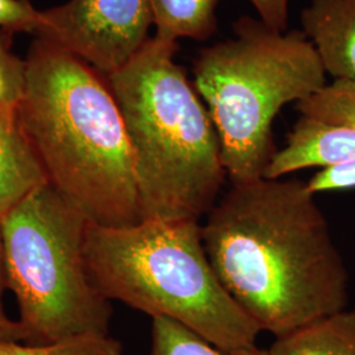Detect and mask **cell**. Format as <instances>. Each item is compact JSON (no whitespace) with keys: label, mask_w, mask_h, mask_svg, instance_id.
<instances>
[{"label":"cell","mask_w":355,"mask_h":355,"mask_svg":"<svg viewBox=\"0 0 355 355\" xmlns=\"http://www.w3.org/2000/svg\"><path fill=\"white\" fill-rule=\"evenodd\" d=\"M315 196L297 179L261 178L232 184L202 221L223 287L275 338L349 303V271Z\"/></svg>","instance_id":"cell-1"},{"label":"cell","mask_w":355,"mask_h":355,"mask_svg":"<svg viewBox=\"0 0 355 355\" xmlns=\"http://www.w3.org/2000/svg\"><path fill=\"white\" fill-rule=\"evenodd\" d=\"M24 60L16 114L48 183L94 224L141 221L133 154L105 78L42 38Z\"/></svg>","instance_id":"cell-2"},{"label":"cell","mask_w":355,"mask_h":355,"mask_svg":"<svg viewBox=\"0 0 355 355\" xmlns=\"http://www.w3.org/2000/svg\"><path fill=\"white\" fill-rule=\"evenodd\" d=\"M177 51V42L153 36L105 76L133 154L142 220L202 221L228 178L215 124Z\"/></svg>","instance_id":"cell-3"},{"label":"cell","mask_w":355,"mask_h":355,"mask_svg":"<svg viewBox=\"0 0 355 355\" xmlns=\"http://www.w3.org/2000/svg\"><path fill=\"white\" fill-rule=\"evenodd\" d=\"M85 255L89 278L107 300L170 318L223 350L257 346L261 330L217 278L202 221L89 223Z\"/></svg>","instance_id":"cell-4"},{"label":"cell","mask_w":355,"mask_h":355,"mask_svg":"<svg viewBox=\"0 0 355 355\" xmlns=\"http://www.w3.org/2000/svg\"><path fill=\"white\" fill-rule=\"evenodd\" d=\"M234 36L199 51L193 87L211 114L232 184L263 178L277 152L272 121L288 103L327 85L318 53L302 31H277L241 16Z\"/></svg>","instance_id":"cell-5"},{"label":"cell","mask_w":355,"mask_h":355,"mask_svg":"<svg viewBox=\"0 0 355 355\" xmlns=\"http://www.w3.org/2000/svg\"><path fill=\"white\" fill-rule=\"evenodd\" d=\"M0 218L8 290L16 297L26 343L108 334L111 302L94 286L85 255L89 218L49 183Z\"/></svg>","instance_id":"cell-6"},{"label":"cell","mask_w":355,"mask_h":355,"mask_svg":"<svg viewBox=\"0 0 355 355\" xmlns=\"http://www.w3.org/2000/svg\"><path fill=\"white\" fill-rule=\"evenodd\" d=\"M148 0H67L41 10L36 37L49 41L111 76L150 38Z\"/></svg>","instance_id":"cell-7"},{"label":"cell","mask_w":355,"mask_h":355,"mask_svg":"<svg viewBox=\"0 0 355 355\" xmlns=\"http://www.w3.org/2000/svg\"><path fill=\"white\" fill-rule=\"evenodd\" d=\"M300 21L325 73L355 80V0H311Z\"/></svg>","instance_id":"cell-8"},{"label":"cell","mask_w":355,"mask_h":355,"mask_svg":"<svg viewBox=\"0 0 355 355\" xmlns=\"http://www.w3.org/2000/svg\"><path fill=\"white\" fill-rule=\"evenodd\" d=\"M48 183L16 110L0 103V216L38 186Z\"/></svg>","instance_id":"cell-9"},{"label":"cell","mask_w":355,"mask_h":355,"mask_svg":"<svg viewBox=\"0 0 355 355\" xmlns=\"http://www.w3.org/2000/svg\"><path fill=\"white\" fill-rule=\"evenodd\" d=\"M270 355H355V309H343L284 337L275 338Z\"/></svg>","instance_id":"cell-10"},{"label":"cell","mask_w":355,"mask_h":355,"mask_svg":"<svg viewBox=\"0 0 355 355\" xmlns=\"http://www.w3.org/2000/svg\"><path fill=\"white\" fill-rule=\"evenodd\" d=\"M221 0H148L154 37L177 42L180 38L205 41L217 31V7Z\"/></svg>","instance_id":"cell-11"},{"label":"cell","mask_w":355,"mask_h":355,"mask_svg":"<svg viewBox=\"0 0 355 355\" xmlns=\"http://www.w3.org/2000/svg\"><path fill=\"white\" fill-rule=\"evenodd\" d=\"M300 116L329 127L355 130V80L334 79L296 104Z\"/></svg>","instance_id":"cell-12"},{"label":"cell","mask_w":355,"mask_h":355,"mask_svg":"<svg viewBox=\"0 0 355 355\" xmlns=\"http://www.w3.org/2000/svg\"><path fill=\"white\" fill-rule=\"evenodd\" d=\"M149 355H270L268 349L253 346L241 350H223L195 331L165 318H152Z\"/></svg>","instance_id":"cell-13"},{"label":"cell","mask_w":355,"mask_h":355,"mask_svg":"<svg viewBox=\"0 0 355 355\" xmlns=\"http://www.w3.org/2000/svg\"><path fill=\"white\" fill-rule=\"evenodd\" d=\"M0 355H124V347L110 333H86L40 345L0 341Z\"/></svg>","instance_id":"cell-14"},{"label":"cell","mask_w":355,"mask_h":355,"mask_svg":"<svg viewBox=\"0 0 355 355\" xmlns=\"http://www.w3.org/2000/svg\"><path fill=\"white\" fill-rule=\"evenodd\" d=\"M11 33L0 29V103L16 110L26 87V60L11 49Z\"/></svg>","instance_id":"cell-15"},{"label":"cell","mask_w":355,"mask_h":355,"mask_svg":"<svg viewBox=\"0 0 355 355\" xmlns=\"http://www.w3.org/2000/svg\"><path fill=\"white\" fill-rule=\"evenodd\" d=\"M41 10L29 0H0V29L8 33H33L40 24Z\"/></svg>","instance_id":"cell-16"},{"label":"cell","mask_w":355,"mask_h":355,"mask_svg":"<svg viewBox=\"0 0 355 355\" xmlns=\"http://www.w3.org/2000/svg\"><path fill=\"white\" fill-rule=\"evenodd\" d=\"M305 183L308 190L315 195L320 192L354 189L355 159L320 168V171Z\"/></svg>","instance_id":"cell-17"},{"label":"cell","mask_w":355,"mask_h":355,"mask_svg":"<svg viewBox=\"0 0 355 355\" xmlns=\"http://www.w3.org/2000/svg\"><path fill=\"white\" fill-rule=\"evenodd\" d=\"M8 290L7 279V267L4 257V245H3V232H1V218H0V341H28V333L17 320L15 321L7 315L4 309V292Z\"/></svg>","instance_id":"cell-18"},{"label":"cell","mask_w":355,"mask_h":355,"mask_svg":"<svg viewBox=\"0 0 355 355\" xmlns=\"http://www.w3.org/2000/svg\"><path fill=\"white\" fill-rule=\"evenodd\" d=\"M259 19L277 31H286L288 26V12L291 0H249Z\"/></svg>","instance_id":"cell-19"}]
</instances>
